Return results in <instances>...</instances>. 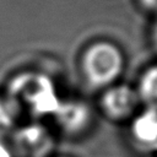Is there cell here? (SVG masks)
<instances>
[{"mask_svg":"<svg viewBox=\"0 0 157 157\" xmlns=\"http://www.w3.org/2000/svg\"><path fill=\"white\" fill-rule=\"evenodd\" d=\"M137 96L146 108L157 110V65L145 70L141 75L137 88Z\"/></svg>","mask_w":157,"mask_h":157,"instance_id":"cell-7","label":"cell"},{"mask_svg":"<svg viewBox=\"0 0 157 157\" xmlns=\"http://www.w3.org/2000/svg\"><path fill=\"white\" fill-rule=\"evenodd\" d=\"M7 99L16 109L25 108L36 118L53 117L61 98L54 81L43 72H21L7 87Z\"/></svg>","mask_w":157,"mask_h":157,"instance_id":"cell-1","label":"cell"},{"mask_svg":"<svg viewBox=\"0 0 157 157\" xmlns=\"http://www.w3.org/2000/svg\"><path fill=\"white\" fill-rule=\"evenodd\" d=\"M61 157H66V156H61Z\"/></svg>","mask_w":157,"mask_h":157,"instance_id":"cell-12","label":"cell"},{"mask_svg":"<svg viewBox=\"0 0 157 157\" xmlns=\"http://www.w3.org/2000/svg\"><path fill=\"white\" fill-rule=\"evenodd\" d=\"M139 103L136 90L123 83H114L104 88L101 98L103 113L113 120H124L132 117Z\"/></svg>","mask_w":157,"mask_h":157,"instance_id":"cell-4","label":"cell"},{"mask_svg":"<svg viewBox=\"0 0 157 157\" xmlns=\"http://www.w3.org/2000/svg\"><path fill=\"white\" fill-rule=\"evenodd\" d=\"M17 109L7 98H0V140L11 135L15 129Z\"/></svg>","mask_w":157,"mask_h":157,"instance_id":"cell-8","label":"cell"},{"mask_svg":"<svg viewBox=\"0 0 157 157\" xmlns=\"http://www.w3.org/2000/svg\"><path fill=\"white\" fill-rule=\"evenodd\" d=\"M130 136L136 147L144 151H157V110L145 108L134 115Z\"/></svg>","mask_w":157,"mask_h":157,"instance_id":"cell-6","label":"cell"},{"mask_svg":"<svg viewBox=\"0 0 157 157\" xmlns=\"http://www.w3.org/2000/svg\"><path fill=\"white\" fill-rule=\"evenodd\" d=\"M124 69V56L109 42H97L88 47L82 58V71L87 83L94 88H107L119 78Z\"/></svg>","mask_w":157,"mask_h":157,"instance_id":"cell-2","label":"cell"},{"mask_svg":"<svg viewBox=\"0 0 157 157\" xmlns=\"http://www.w3.org/2000/svg\"><path fill=\"white\" fill-rule=\"evenodd\" d=\"M59 128L71 135L85 131L92 121L91 107L81 99H61L52 117Z\"/></svg>","mask_w":157,"mask_h":157,"instance_id":"cell-5","label":"cell"},{"mask_svg":"<svg viewBox=\"0 0 157 157\" xmlns=\"http://www.w3.org/2000/svg\"><path fill=\"white\" fill-rule=\"evenodd\" d=\"M54 137L42 123H28L15 128L10 146L15 157H49L54 150Z\"/></svg>","mask_w":157,"mask_h":157,"instance_id":"cell-3","label":"cell"},{"mask_svg":"<svg viewBox=\"0 0 157 157\" xmlns=\"http://www.w3.org/2000/svg\"><path fill=\"white\" fill-rule=\"evenodd\" d=\"M153 40H155V45H156V49H157V25H156L155 31H153Z\"/></svg>","mask_w":157,"mask_h":157,"instance_id":"cell-11","label":"cell"},{"mask_svg":"<svg viewBox=\"0 0 157 157\" xmlns=\"http://www.w3.org/2000/svg\"><path fill=\"white\" fill-rule=\"evenodd\" d=\"M144 5H146L150 9H156L157 10V0H141Z\"/></svg>","mask_w":157,"mask_h":157,"instance_id":"cell-10","label":"cell"},{"mask_svg":"<svg viewBox=\"0 0 157 157\" xmlns=\"http://www.w3.org/2000/svg\"><path fill=\"white\" fill-rule=\"evenodd\" d=\"M0 157H15V153L10 146V144L0 140Z\"/></svg>","mask_w":157,"mask_h":157,"instance_id":"cell-9","label":"cell"}]
</instances>
